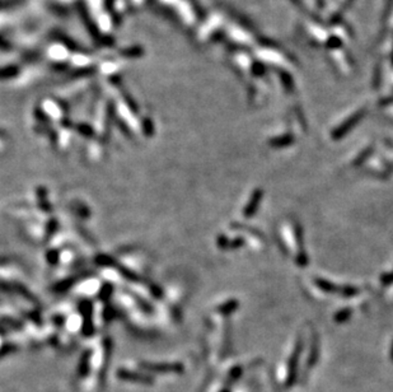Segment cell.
<instances>
[{
	"instance_id": "cell-1",
	"label": "cell",
	"mask_w": 393,
	"mask_h": 392,
	"mask_svg": "<svg viewBox=\"0 0 393 392\" xmlns=\"http://www.w3.org/2000/svg\"><path fill=\"white\" fill-rule=\"evenodd\" d=\"M364 113H365V110H360L359 112H356L355 115H352V116L350 117L346 122H344V124L341 125V126L336 130L335 133H333V138H336V139L341 138V136L344 135L345 133H347V131H349V130L354 126V125H356L357 122L363 119Z\"/></svg>"
},
{
	"instance_id": "cell-2",
	"label": "cell",
	"mask_w": 393,
	"mask_h": 392,
	"mask_svg": "<svg viewBox=\"0 0 393 392\" xmlns=\"http://www.w3.org/2000/svg\"><path fill=\"white\" fill-rule=\"evenodd\" d=\"M280 77H281V79H283V82H284V84H285L286 88L293 89V80H292V78L289 77L288 73L280 72Z\"/></svg>"
},
{
	"instance_id": "cell-3",
	"label": "cell",
	"mask_w": 393,
	"mask_h": 392,
	"mask_svg": "<svg viewBox=\"0 0 393 392\" xmlns=\"http://www.w3.org/2000/svg\"><path fill=\"white\" fill-rule=\"evenodd\" d=\"M341 45H342V42L337 37H331L327 42V47H330V49H338V47H341Z\"/></svg>"
}]
</instances>
